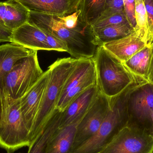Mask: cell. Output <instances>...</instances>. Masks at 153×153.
<instances>
[{"label":"cell","instance_id":"cell-5","mask_svg":"<svg viewBox=\"0 0 153 153\" xmlns=\"http://www.w3.org/2000/svg\"><path fill=\"white\" fill-rule=\"evenodd\" d=\"M2 112L0 121V148L7 153H13L24 147H29L30 132L21 112L20 99L14 100L0 91Z\"/></svg>","mask_w":153,"mask_h":153},{"label":"cell","instance_id":"cell-25","mask_svg":"<svg viewBox=\"0 0 153 153\" xmlns=\"http://www.w3.org/2000/svg\"><path fill=\"white\" fill-rule=\"evenodd\" d=\"M122 13H125L123 0H106L104 10L96 20Z\"/></svg>","mask_w":153,"mask_h":153},{"label":"cell","instance_id":"cell-6","mask_svg":"<svg viewBox=\"0 0 153 153\" xmlns=\"http://www.w3.org/2000/svg\"><path fill=\"white\" fill-rule=\"evenodd\" d=\"M37 51L17 62L4 81L1 91L14 100L21 99L43 75Z\"/></svg>","mask_w":153,"mask_h":153},{"label":"cell","instance_id":"cell-22","mask_svg":"<svg viewBox=\"0 0 153 153\" xmlns=\"http://www.w3.org/2000/svg\"><path fill=\"white\" fill-rule=\"evenodd\" d=\"M97 83L96 71L95 69L91 72L82 82L72 89L66 95L58 102L56 108L63 111L65 108L82 93Z\"/></svg>","mask_w":153,"mask_h":153},{"label":"cell","instance_id":"cell-19","mask_svg":"<svg viewBox=\"0 0 153 153\" xmlns=\"http://www.w3.org/2000/svg\"><path fill=\"white\" fill-rule=\"evenodd\" d=\"M134 31L129 23L111 25L92 32L93 43L98 46L128 36Z\"/></svg>","mask_w":153,"mask_h":153},{"label":"cell","instance_id":"cell-7","mask_svg":"<svg viewBox=\"0 0 153 153\" xmlns=\"http://www.w3.org/2000/svg\"><path fill=\"white\" fill-rule=\"evenodd\" d=\"M127 126L151 134L153 113V84L144 82L131 93L128 101Z\"/></svg>","mask_w":153,"mask_h":153},{"label":"cell","instance_id":"cell-18","mask_svg":"<svg viewBox=\"0 0 153 153\" xmlns=\"http://www.w3.org/2000/svg\"><path fill=\"white\" fill-rule=\"evenodd\" d=\"M77 124L59 127L49 141L46 153H71Z\"/></svg>","mask_w":153,"mask_h":153},{"label":"cell","instance_id":"cell-1","mask_svg":"<svg viewBox=\"0 0 153 153\" xmlns=\"http://www.w3.org/2000/svg\"><path fill=\"white\" fill-rule=\"evenodd\" d=\"M139 84L134 82L115 97L109 98L110 108L97 133L71 153H100L127 125L129 95Z\"/></svg>","mask_w":153,"mask_h":153},{"label":"cell","instance_id":"cell-20","mask_svg":"<svg viewBox=\"0 0 153 153\" xmlns=\"http://www.w3.org/2000/svg\"><path fill=\"white\" fill-rule=\"evenodd\" d=\"M5 2L6 25L13 31L27 22L30 11L17 0H6Z\"/></svg>","mask_w":153,"mask_h":153},{"label":"cell","instance_id":"cell-17","mask_svg":"<svg viewBox=\"0 0 153 153\" xmlns=\"http://www.w3.org/2000/svg\"><path fill=\"white\" fill-rule=\"evenodd\" d=\"M62 113L57 108L55 110L42 132L28 147L27 153H46L49 141L60 127Z\"/></svg>","mask_w":153,"mask_h":153},{"label":"cell","instance_id":"cell-21","mask_svg":"<svg viewBox=\"0 0 153 153\" xmlns=\"http://www.w3.org/2000/svg\"><path fill=\"white\" fill-rule=\"evenodd\" d=\"M105 2L106 0H81L79 21L83 26L89 27L104 10Z\"/></svg>","mask_w":153,"mask_h":153},{"label":"cell","instance_id":"cell-8","mask_svg":"<svg viewBox=\"0 0 153 153\" xmlns=\"http://www.w3.org/2000/svg\"><path fill=\"white\" fill-rule=\"evenodd\" d=\"M100 153H153V136L127 125Z\"/></svg>","mask_w":153,"mask_h":153},{"label":"cell","instance_id":"cell-24","mask_svg":"<svg viewBox=\"0 0 153 153\" xmlns=\"http://www.w3.org/2000/svg\"><path fill=\"white\" fill-rule=\"evenodd\" d=\"M126 23H129L126 13H116L109 17L95 21L89 26V30L91 33H92L95 30L108 26Z\"/></svg>","mask_w":153,"mask_h":153},{"label":"cell","instance_id":"cell-16","mask_svg":"<svg viewBox=\"0 0 153 153\" xmlns=\"http://www.w3.org/2000/svg\"><path fill=\"white\" fill-rule=\"evenodd\" d=\"M152 62V48L151 45L146 47L122 63L136 78L151 83Z\"/></svg>","mask_w":153,"mask_h":153},{"label":"cell","instance_id":"cell-2","mask_svg":"<svg viewBox=\"0 0 153 153\" xmlns=\"http://www.w3.org/2000/svg\"><path fill=\"white\" fill-rule=\"evenodd\" d=\"M28 22L64 41L68 53L75 59L92 58L95 54L97 46L93 43L89 27L69 29L61 24L57 16L32 11H30Z\"/></svg>","mask_w":153,"mask_h":153},{"label":"cell","instance_id":"cell-9","mask_svg":"<svg viewBox=\"0 0 153 153\" xmlns=\"http://www.w3.org/2000/svg\"><path fill=\"white\" fill-rule=\"evenodd\" d=\"M109 108V99L99 91L94 101L76 126L72 152L97 133Z\"/></svg>","mask_w":153,"mask_h":153},{"label":"cell","instance_id":"cell-32","mask_svg":"<svg viewBox=\"0 0 153 153\" xmlns=\"http://www.w3.org/2000/svg\"><path fill=\"white\" fill-rule=\"evenodd\" d=\"M151 134L153 136V113L152 115L151 120Z\"/></svg>","mask_w":153,"mask_h":153},{"label":"cell","instance_id":"cell-14","mask_svg":"<svg viewBox=\"0 0 153 153\" xmlns=\"http://www.w3.org/2000/svg\"><path fill=\"white\" fill-rule=\"evenodd\" d=\"M11 42L31 50L50 51L45 32L28 22L13 31Z\"/></svg>","mask_w":153,"mask_h":153},{"label":"cell","instance_id":"cell-15","mask_svg":"<svg viewBox=\"0 0 153 153\" xmlns=\"http://www.w3.org/2000/svg\"><path fill=\"white\" fill-rule=\"evenodd\" d=\"M35 51L12 42L0 45V91L2 90L5 76L15 64Z\"/></svg>","mask_w":153,"mask_h":153},{"label":"cell","instance_id":"cell-11","mask_svg":"<svg viewBox=\"0 0 153 153\" xmlns=\"http://www.w3.org/2000/svg\"><path fill=\"white\" fill-rule=\"evenodd\" d=\"M99 91L95 84L74 99L62 111L60 128L72 124L78 125L94 101Z\"/></svg>","mask_w":153,"mask_h":153},{"label":"cell","instance_id":"cell-10","mask_svg":"<svg viewBox=\"0 0 153 153\" xmlns=\"http://www.w3.org/2000/svg\"><path fill=\"white\" fill-rule=\"evenodd\" d=\"M49 77L48 70L25 95L20 99L21 112L24 122L31 134L36 118L44 98Z\"/></svg>","mask_w":153,"mask_h":153},{"label":"cell","instance_id":"cell-4","mask_svg":"<svg viewBox=\"0 0 153 153\" xmlns=\"http://www.w3.org/2000/svg\"><path fill=\"white\" fill-rule=\"evenodd\" d=\"M93 59L97 85L100 91L108 98L117 96L132 84L142 81L133 76L122 62L102 46L97 47Z\"/></svg>","mask_w":153,"mask_h":153},{"label":"cell","instance_id":"cell-28","mask_svg":"<svg viewBox=\"0 0 153 153\" xmlns=\"http://www.w3.org/2000/svg\"><path fill=\"white\" fill-rule=\"evenodd\" d=\"M80 10H78L70 15L65 16H57V19L61 24L66 28L74 29L78 26Z\"/></svg>","mask_w":153,"mask_h":153},{"label":"cell","instance_id":"cell-26","mask_svg":"<svg viewBox=\"0 0 153 153\" xmlns=\"http://www.w3.org/2000/svg\"><path fill=\"white\" fill-rule=\"evenodd\" d=\"M5 1H0V43L11 42V38L13 31L7 27L5 20Z\"/></svg>","mask_w":153,"mask_h":153},{"label":"cell","instance_id":"cell-29","mask_svg":"<svg viewBox=\"0 0 153 153\" xmlns=\"http://www.w3.org/2000/svg\"><path fill=\"white\" fill-rule=\"evenodd\" d=\"M146 13L148 23V36L147 44L151 46L153 43V0H143Z\"/></svg>","mask_w":153,"mask_h":153},{"label":"cell","instance_id":"cell-3","mask_svg":"<svg viewBox=\"0 0 153 153\" xmlns=\"http://www.w3.org/2000/svg\"><path fill=\"white\" fill-rule=\"evenodd\" d=\"M78 60L72 57L58 59L48 67V82L30 134L31 143L42 132L46 122L56 108L65 83Z\"/></svg>","mask_w":153,"mask_h":153},{"label":"cell","instance_id":"cell-31","mask_svg":"<svg viewBox=\"0 0 153 153\" xmlns=\"http://www.w3.org/2000/svg\"><path fill=\"white\" fill-rule=\"evenodd\" d=\"M2 112V102L1 94L0 91V121L1 118Z\"/></svg>","mask_w":153,"mask_h":153},{"label":"cell","instance_id":"cell-23","mask_svg":"<svg viewBox=\"0 0 153 153\" xmlns=\"http://www.w3.org/2000/svg\"><path fill=\"white\" fill-rule=\"evenodd\" d=\"M134 31L147 44L148 36V23L147 13L143 0H135Z\"/></svg>","mask_w":153,"mask_h":153},{"label":"cell","instance_id":"cell-12","mask_svg":"<svg viewBox=\"0 0 153 153\" xmlns=\"http://www.w3.org/2000/svg\"><path fill=\"white\" fill-rule=\"evenodd\" d=\"M30 11L65 16L79 9L81 0H17Z\"/></svg>","mask_w":153,"mask_h":153},{"label":"cell","instance_id":"cell-33","mask_svg":"<svg viewBox=\"0 0 153 153\" xmlns=\"http://www.w3.org/2000/svg\"><path fill=\"white\" fill-rule=\"evenodd\" d=\"M152 48L153 52V62H152V76H151V83L153 84V43L152 45Z\"/></svg>","mask_w":153,"mask_h":153},{"label":"cell","instance_id":"cell-27","mask_svg":"<svg viewBox=\"0 0 153 153\" xmlns=\"http://www.w3.org/2000/svg\"><path fill=\"white\" fill-rule=\"evenodd\" d=\"M44 31L46 35L47 41L50 51L53 50L57 52L68 53V46L64 41L46 31Z\"/></svg>","mask_w":153,"mask_h":153},{"label":"cell","instance_id":"cell-13","mask_svg":"<svg viewBox=\"0 0 153 153\" xmlns=\"http://www.w3.org/2000/svg\"><path fill=\"white\" fill-rule=\"evenodd\" d=\"M147 46L146 42L134 31L128 36L105 43L102 46L123 63Z\"/></svg>","mask_w":153,"mask_h":153},{"label":"cell","instance_id":"cell-34","mask_svg":"<svg viewBox=\"0 0 153 153\" xmlns=\"http://www.w3.org/2000/svg\"><path fill=\"white\" fill-rule=\"evenodd\" d=\"M19 153H21V152H19Z\"/></svg>","mask_w":153,"mask_h":153},{"label":"cell","instance_id":"cell-30","mask_svg":"<svg viewBox=\"0 0 153 153\" xmlns=\"http://www.w3.org/2000/svg\"><path fill=\"white\" fill-rule=\"evenodd\" d=\"M125 13L128 22L134 30L136 26L135 18V0H123Z\"/></svg>","mask_w":153,"mask_h":153}]
</instances>
